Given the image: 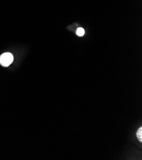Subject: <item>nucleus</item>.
I'll return each mask as SVG.
<instances>
[{"label": "nucleus", "instance_id": "3", "mask_svg": "<svg viewBox=\"0 0 142 160\" xmlns=\"http://www.w3.org/2000/svg\"><path fill=\"white\" fill-rule=\"evenodd\" d=\"M136 135H137V137H138V140L140 142H142V128L141 127H140V128L138 129V130L137 132V133H136Z\"/></svg>", "mask_w": 142, "mask_h": 160}, {"label": "nucleus", "instance_id": "1", "mask_svg": "<svg viewBox=\"0 0 142 160\" xmlns=\"http://www.w3.org/2000/svg\"><path fill=\"white\" fill-rule=\"evenodd\" d=\"M13 61V55L10 52H5L0 56V64L5 67L11 65Z\"/></svg>", "mask_w": 142, "mask_h": 160}, {"label": "nucleus", "instance_id": "2", "mask_svg": "<svg viewBox=\"0 0 142 160\" xmlns=\"http://www.w3.org/2000/svg\"><path fill=\"white\" fill-rule=\"evenodd\" d=\"M85 33V31L82 28H79L76 30V35L79 37H82Z\"/></svg>", "mask_w": 142, "mask_h": 160}]
</instances>
